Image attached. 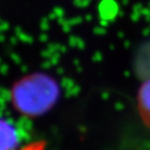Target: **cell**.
Returning <instances> with one entry per match:
<instances>
[{"label":"cell","instance_id":"2","mask_svg":"<svg viewBox=\"0 0 150 150\" xmlns=\"http://www.w3.org/2000/svg\"><path fill=\"white\" fill-rule=\"evenodd\" d=\"M134 67L140 79H150V40L144 42L137 50Z\"/></svg>","mask_w":150,"mask_h":150},{"label":"cell","instance_id":"1","mask_svg":"<svg viewBox=\"0 0 150 150\" xmlns=\"http://www.w3.org/2000/svg\"><path fill=\"white\" fill-rule=\"evenodd\" d=\"M58 94L56 84L44 76H32L18 84L13 91V100L21 111L40 114L55 101Z\"/></svg>","mask_w":150,"mask_h":150},{"label":"cell","instance_id":"8","mask_svg":"<svg viewBox=\"0 0 150 150\" xmlns=\"http://www.w3.org/2000/svg\"><path fill=\"white\" fill-rule=\"evenodd\" d=\"M149 34H150V30H144V31H143V35H144V36H148Z\"/></svg>","mask_w":150,"mask_h":150},{"label":"cell","instance_id":"5","mask_svg":"<svg viewBox=\"0 0 150 150\" xmlns=\"http://www.w3.org/2000/svg\"><path fill=\"white\" fill-rule=\"evenodd\" d=\"M22 150H43V147H42V144L40 143V144H33L28 148H23Z\"/></svg>","mask_w":150,"mask_h":150},{"label":"cell","instance_id":"3","mask_svg":"<svg viewBox=\"0 0 150 150\" xmlns=\"http://www.w3.org/2000/svg\"><path fill=\"white\" fill-rule=\"evenodd\" d=\"M19 144V134L13 126L0 119V150H16Z\"/></svg>","mask_w":150,"mask_h":150},{"label":"cell","instance_id":"4","mask_svg":"<svg viewBox=\"0 0 150 150\" xmlns=\"http://www.w3.org/2000/svg\"><path fill=\"white\" fill-rule=\"evenodd\" d=\"M139 108L142 117L150 125V79L145 80L139 92Z\"/></svg>","mask_w":150,"mask_h":150},{"label":"cell","instance_id":"7","mask_svg":"<svg viewBox=\"0 0 150 150\" xmlns=\"http://www.w3.org/2000/svg\"><path fill=\"white\" fill-rule=\"evenodd\" d=\"M125 76H126V77H130V76H131V72H130V71H129V70H126V71H125Z\"/></svg>","mask_w":150,"mask_h":150},{"label":"cell","instance_id":"6","mask_svg":"<svg viewBox=\"0 0 150 150\" xmlns=\"http://www.w3.org/2000/svg\"><path fill=\"white\" fill-rule=\"evenodd\" d=\"M124 107H125V105L122 103H117V105H116L117 110H123V109H124Z\"/></svg>","mask_w":150,"mask_h":150}]
</instances>
